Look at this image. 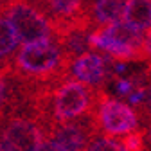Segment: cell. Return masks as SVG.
Masks as SVG:
<instances>
[{"label":"cell","mask_w":151,"mask_h":151,"mask_svg":"<svg viewBox=\"0 0 151 151\" xmlns=\"http://www.w3.org/2000/svg\"><path fill=\"white\" fill-rule=\"evenodd\" d=\"M68 63H72V60L67 56L60 42L38 40L24 43L14 60V65H4L2 70L16 74L20 81H31L34 85L32 90H38L42 88L40 83L43 81L52 85V81L63 78Z\"/></svg>","instance_id":"6da1fadb"},{"label":"cell","mask_w":151,"mask_h":151,"mask_svg":"<svg viewBox=\"0 0 151 151\" xmlns=\"http://www.w3.org/2000/svg\"><path fill=\"white\" fill-rule=\"evenodd\" d=\"M147 140H149V144H151V124H149V128H147Z\"/></svg>","instance_id":"ac0fdd59"},{"label":"cell","mask_w":151,"mask_h":151,"mask_svg":"<svg viewBox=\"0 0 151 151\" xmlns=\"http://www.w3.org/2000/svg\"><path fill=\"white\" fill-rule=\"evenodd\" d=\"M142 54L144 58L151 61V29L147 31V34L144 36V43H142Z\"/></svg>","instance_id":"2e32d148"},{"label":"cell","mask_w":151,"mask_h":151,"mask_svg":"<svg viewBox=\"0 0 151 151\" xmlns=\"http://www.w3.org/2000/svg\"><path fill=\"white\" fill-rule=\"evenodd\" d=\"M97 121L99 126L111 137H119L131 133L139 128V119L137 113L131 110V106L117 101V99H110L106 97L104 92L97 93Z\"/></svg>","instance_id":"277c9868"},{"label":"cell","mask_w":151,"mask_h":151,"mask_svg":"<svg viewBox=\"0 0 151 151\" xmlns=\"http://www.w3.org/2000/svg\"><path fill=\"white\" fill-rule=\"evenodd\" d=\"M97 119L90 117L86 124L83 122H58L49 126L50 140L60 142L70 151H83L88 144V139L96 131Z\"/></svg>","instance_id":"52a82bcc"},{"label":"cell","mask_w":151,"mask_h":151,"mask_svg":"<svg viewBox=\"0 0 151 151\" xmlns=\"http://www.w3.org/2000/svg\"><path fill=\"white\" fill-rule=\"evenodd\" d=\"M128 0H96L92 6V18L101 27H106L113 22L124 18Z\"/></svg>","instance_id":"ba28073f"},{"label":"cell","mask_w":151,"mask_h":151,"mask_svg":"<svg viewBox=\"0 0 151 151\" xmlns=\"http://www.w3.org/2000/svg\"><path fill=\"white\" fill-rule=\"evenodd\" d=\"M0 31H2V47H0V54H2V60L6 61L9 56L14 52V49L18 47L20 36H18L16 29L13 27V24L7 20L6 16H2V25H0Z\"/></svg>","instance_id":"8fae6325"},{"label":"cell","mask_w":151,"mask_h":151,"mask_svg":"<svg viewBox=\"0 0 151 151\" xmlns=\"http://www.w3.org/2000/svg\"><path fill=\"white\" fill-rule=\"evenodd\" d=\"M4 16L13 24L24 43L56 36L52 22L27 0H4Z\"/></svg>","instance_id":"3957f363"},{"label":"cell","mask_w":151,"mask_h":151,"mask_svg":"<svg viewBox=\"0 0 151 151\" xmlns=\"http://www.w3.org/2000/svg\"><path fill=\"white\" fill-rule=\"evenodd\" d=\"M111 61L113 58L110 54L99 56L93 52H85L70 63V72L76 79L86 83L88 86H99L110 76Z\"/></svg>","instance_id":"8992f818"},{"label":"cell","mask_w":151,"mask_h":151,"mask_svg":"<svg viewBox=\"0 0 151 151\" xmlns=\"http://www.w3.org/2000/svg\"><path fill=\"white\" fill-rule=\"evenodd\" d=\"M110 38L117 40L121 43H126V45H131V47H137V49H142V43H144V36H142V31L131 27L128 22L124 20H119V22H113L106 27H101Z\"/></svg>","instance_id":"30bf717a"},{"label":"cell","mask_w":151,"mask_h":151,"mask_svg":"<svg viewBox=\"0 0 151 151\" xmlns=\"http://www.w3.org/2000/svg\"><path fill=\"white\" fill-rule=\"evenodd\" d=\"M38 151H70V149L65 147V146H61L60 142H56V140H45L40 146V149H38Z\"/></svg>","instance_id":"9a60e30c"},{"label":"cell","mask_w":151,"mask_h":151,"mask_svg":"<svg viewBox=\"0 0 151 151\" xmlns=\"http://www.w3.org/2000/svg\"><path fill=\"white\" fill-rule=\"evenodd\" d=\"M144 113H147V115H151V81L147 83L146 86V99H144Z\"/></svg>","instance_id":"e0dca14e"},{"label":"cell","mask_w":151,"mask_h":151,"mask_svg":"<svg viewBox=\"0 0 151 151\" xmlns=\"http://www.w3.org/2000/svg\"><path fill=\"white\" fill-rule=\"evenodd\" d=\"M124 22L139 31L151 27V0H128Z\"/></svg>","instance_id":"9c48e42d"},{"label":"cell","mask_w":151,"mask_h":151,"mask_svg":"<svg viewBox=\"0 0 151 151\" xmlns=\"http://www.w3.org/2000/svg\"><path fill=\"white\" fill-rule=\"evenodd\" d=\"M43 142V131L34 119L11 117L2 131L0 151H38Z\"/></svg>","instance_id":"5b68a950"},{"label":"cell","mask_w":151,"mask_h":151,"mask_svg":"<svg viewBox=\"0 0 151 151\" xmlns=\"http://www.w3.org/2000/svg\"><path fill=\"white\" fill-rule=\"evenodd\" d=\"M135 88V81L128 78H113V92L119 97H128Z\"/></svg>","instance_id":"5bb4252c"},{"label":"cell","mask_w":151,"mask_h":151,"mask_svg":"<svg viewBox=\"0 0 151 151\" xmlns=\"http://www.w3.org/2000/svg\"><path fill=\"white\" fill-rule=\"evenodd\" d=\"M128 151H144V135L142 131H131V133L122 135V139L119 140Z\"/></svg>","instance_id":"4fadbf2b"},{"label":"cell","mask_w":151,"mask_h":151,"mask_svg":"<svg viewBox=\"0 0 151 151\" xmlns=\"http://www.w3.org/2000/svg\"><path fill=\"white\" fill-rule=\"evenodd\" d=\"M92 104L93 93L86 83L79 79H65L63 83L56 85L52 90V101L49 110L50 121H54V124L74 121L88 113L92 110Z\"/></svg>","instance_id":"7a4b0ae2"},{"label":"cell","mask_w":151,"mask_h":151,"mask_svg":"<svg viewBox=\"0 0 151 151\" xmlns=\"http://www.w3.org/2000/svg\"><path fill=\"white\" fill-rule=\"evenodd\" d=\"M86 151H128V149L119 140H110L104 137H97L88 144Z\"/></svg>","instance_id":"7c38bea8"}]
</instances>
